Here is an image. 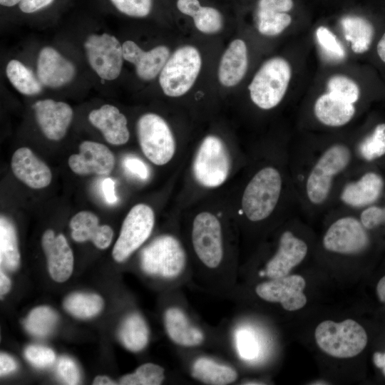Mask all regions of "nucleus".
<instances>
[{
  "mask_svg": "<svg viewBox=\"0 0 385 385\" xmlns=\"http://www.w3.org/2000/svg\"><path fill=\"white\" fill-rule=\"evenodd\" d=\"M282 189V178L277 168L266 166L258 170L242 197V209L247 218L258 222L268 217L279 202Z\"/></svg>",
  "mask_w": 385,
  "mask_h": 385,
  "instance_id": "f257e3e1",
  "label": "nucleus"
},
{
  "mask_svg": "<svg viewBox=\"0 0 385 385\" xmlns=\"http://www.w3.org/2000/svg\"><path fill=\"white\" fill-rule=\"evenodd\" d=\"M351 152L344 144L336 143L320 155L308 173L305 191L313 205L324 203L329 196L334 178L349 165Z\"/></svg>",
  "mask_w": 385,
  "mask_h": 385,
  "instance_id": "f03ea898",
  "label": "nucleus"
},
{
  "mask_svg": "<svg viewBox=\"0 0 385 385\" xmlns=\"http://www.w3.org/2000/svg\"><path fill=\"white\" fill-rule=\"evenodd\" d=\"M314 337L323 351L337 358L354 357L361 353L367 344L365 329L351 319L339 323L325 320L317 325Z\"/></svg>",
  "mask_w": 385,
  "mask_h": 385,
  "instance_id": "7ed1b4c3",
  "label": "nucleus"
},
{
  "mask_svg": "<svg viewBox=\"0 0 385 385\" xmlns=\"http://www.w3.org/2000/svg\"><path fill=\"white\" fill-rule=\"evenodd\" d=\"M292 77L289 63L282 57L265 61L248 86L252 101L260 108L270 110L283 99Z\"/></svg>",
  "mask_w": 385,
  "mask_h": 385,
  "instance_id": "20e7f679",
  "label": "nucleus"
},
{
  "mask_svg": "<svg viewBox=\"0 0 385 385\" xmlns=\"http://www.w3.org/2000/svg\"><path fill=\"white\" fill-rule=\"evenodd\" d=\"M142 270L165 279L179 277L186 265V254L180 242L171 235L155 238L140 253Z\"/></svg>",
  "mask_w": 385,
  "mask_h": 385,
  "instance_id": "39448f33",
  "label": "nucleus"
},
{
  "mask_svg": "<svg viewBox=\"0 0 385 385\" xmlns=\"http://www.w3.org/2000/svg\"><path fill=\"white\" fill-rule=\"evenodd\" d=\"M201 67L202 58L195 47L187 45L178 48L159 75L162 91L170 97L183 96L192 87Z\"/></svg>",
  "mask_w": 385,
  "mask_h": 385,
  "instance_id": "423d86ee",
  "label": "nucleus"
},
{
  "mask_svg": "<svg viewBox=\"0 0 385 385\" xmlns=\"http://www.w3.org/2000/svg\"><path fill=\"white\" fill-rule=\"evenodd\" d=\"M231 167L229 151L223 141L209 135L201 142L192 163L196 181L203 187L214 188L227 180Z\"/></svg>",
  "mask_w": 385,
  "mask_h": 385,
  "instance_id": "0eeeda50",
  "label": "nucleus"
},
{
  "mask_svg": "<svg viewBox=\"0 0 385 385\" xmlns=\"http://www.w3.org/2000/svg\"><path fill=\"white\" fill-rule=\"evenodd\" d=\"M139 145L145 156L153 164L163 165L173 158L175 140L167 122L159 115L148 113L137 122Z\"/></svg>",
  "mask_w": 385,
  "mask_h": 385,
  "instance_id": "6e6552de",
  "label": "nucleus"
},
{
  "mask_svg": "<svg viewBox=\"0 0 385 385\" xmlns=\"http://www.w3.org/2000/svg\"><path fill=\"white\" fill-rule=\"evenodd\" d=\"M155 223V214L148 205H134L125 217L112 255L118 262L126 260L149 237Z\"/></svg>",
  "mask_w": 385,
  "mask_h": 385,
  "instance_id": "1a4fd4ad",
  "label": "nucleus"
},
{
  "mask_svg": "<svg viewBox=\"0 0 385 385\" xmlns=\"http://www.w3.org/2000/svg\"><path fill=\"white\" fill-rule=\"evenodd\" d=\"M192 242L194 251L205 266L217 268L223 258L222 227L211 212L198 213L193 220Z\"/></svg>",
  "mask_w": 385,
  "mask_h": 385,
  "instance_id": "9d476101",
  "label": "nucleus"
},
{
  "mask_svg": "<svg viewBox=\"0 0 385 385\" xmlns=\"http://www.w3.org/2000/svg\"><path fill=\"white\" fill-rule=\"evenodd\" d=\"M84 48L89 65L101 78L113 81L119 76L124 58L122 45L114 36L89 35Z\"/></svg>",
  "mask_w": 385,
  "mask_h": 385,
  "instance_id": "9b49d317",
  "label": "nucleus"
},
{
  "mask_svg": "<svg viewBox=\"0 0 385 385\" xmlns=\"http://www.w3.org/2000/svg\"><path fill=\"white\" fill-rule=\"evenodd\" d=\"M366 228L360 220L352 216L342 217L327 229L323 237L324 247L332 252L356 255L369 245Z\"/></svg>",
  "mask_w": 385,
  "mask_h": 385,
  "instance_id": "f8f14e48",
  "label": "nucleus"
},
{
  "mask_svg": "<svg viewBox=\"0 0 385 385\" xmlns=\"http://www.w3.org/2000/svg\"><path fill=\"white\" fill-rule=\"evenodd\" d=\"M305 286V280L302 276L288 274L259 284L255 292L265 301L280 303L284 309L295 311L302 309L307 303V297L303 292Z\"/></svg>",
  "mask_w": 385,
  "mask_h": 385,
  "instance_id": "ddd939ff",
  "label": "nucleus"
},
{
  "mask_svg": "<svg viewBox=\"0 0 385 385\" xmlns=\"http://www.w3.org/2000/svg\"><path fill=\"white\" fill-rule=\"evenodd\" d=\"M78 154H72L68 160L70 169L79 175H109L115 165L113 153L105 145L91 140L79 145Z\"/></svg>",
  "mask_w": 385,
  "mask_h": 385,
  "instance_id": "4468645a",
  "label": "nucleus"
},
{
  "mask_svg": "<svg viewBox=\"0 0 385 385\" xmlns=\"http://www.w3.org/2000/svg\"><path fill=\"white\" fill-rule=\"evenodd\" d=\"M36 120L44 135L51 140H60L66 134L73 119V110L66 103L52 99L34 103Z\"/></svg>",
  "mask_w": 385,
  "mask_h": 385,
  "instance_id": "2eb2a0df",
  "label": "nucleus"
},
{
  "mask_svg": "<svg viewBox=\"0 0 385 385\" xmlns=\"http://www.w3.org/2000/svg\"><path fill=\"white\" fill-rule=\"evenodd\" d=\"M307 245L292 232L285 231L280 237L277 252L267 262L265 275L270 279L287 276L291 270L304 259Z\"/></svg>",
  "mask_w": 385,
  "mask_h": 385,
  "instance_id": "dca6fc26",
  "label": "nucleus"
},
{
  "mask_svg": "<svg viewBox=\"0 0 385 385\" xmlns=\"http://www.w3.org/2000/svg\"><path fill=\"white\" fill-rule=\"evenodd\" d=\"M36 73L41 83L57 88L70 83L76 74L72 62L65 58L57 50L45 46L39 51L36 62Z\"/></svg>",
  "mask_w": 385,
  "mask_h": 385,
  "instance_id": "f3484780",
  "label": "nucleus"
},
{
  "mask_svg": "<svg viewBox=\"0 0 385 385\" xmlns=\"http://www.w3.org/2000/svg\"><path fill=\"white\" fill-rule=\"evenodd\" d=\"M41 245L51 278L58 282L66 281L73 272V255L64 235H56L52 230H47L42 236Z\"/></svg>",
  "mask_w": 385,
  "mask_h": 385,
  "instance_id": "a211bd4d",
  "label": "nucleus"
},
{
  "mask_svg": "<svg viewBox=\"0 0 385 385\" xmlns=\"http://www.w3.org/2000/svg\"><path fill=\"white\" fill-rule=\"evenodd\" d=\"M14 176L33 189H42L51 182L52 173L49 167L27 147L18 148L11 162Z\"/></svg>",
  "mask_w": 385,
  "mask_h": 385,
  "instance_id": "6ab92c4d",
  "label": "nucleus"
},
{
  "mask_svg": "<svg viewBox=\"0 0 385 385\" xmlns=\"http://www.w3.org/2000/svg\"><path fill=\"white\" fill-rule=\"evenodd\" d=\"M124 60L133 63L138 76L143 81H150L160 75L170 57L169 48L158 46L148 51H143L133 41L122 44Z\"/></svg>",
  "mask_w": 385,
  "mask_h": 385,
  "instance_id": "aec40b11",
  "label": "nucleus"
},
{
  "mask_svg": "<svg viewBox=\"0 0 385 385\" xmlns=\"http://www.w3.org/2000/svg\"><path fill=\"white\" fill-rule=\"evenodd\" d=\"M89 122L102 133L110 144L120 145L126 143L130 138L127 118L119 109L110 104H105L91 111Z\"/></svg>",
  "mask_w": 385,
  "mask_h": 385,
  "instance_id": "412c9836",
  "label": "nucleus"
},
{
  "mask_svg": "<svg viewBox=\"0 0 385 385\" xmlns=\"http://www.w3.org/2000/svg\"><path fill=\"white\" fill-rule=\"evenodd\" d=\"M71 235L73 240L91 241L98 249L105 250L111 243L113 231L107 225H99L98 216L86 210L76 213L70 220Z\"/></svg>",
  "mask_w": 385,
  "mask_h": 385,
  "instance_id": "4be33fe9",
  "label": "nucleus"
},
{
  "mask_svg": "<svg viewBox=\"0 0 385 385\" xmlns=\"http://www.w3.org/2000/svg\"><path fill=\"white\" fill-rule=\"evenodd\" d=\"M384 185V180L379 174L366 173L358 180L345 185L341 192V200L351 207L369 206L379 198Z\"/></svg>",
  "mask_w": 385,
  "mask_h": 385,
  "instance_id": "5701e85b",
  "label": "nucleus"
},
{
  "mask_svg": "<svg viewBox=\"0 0 385 385\" xmlns=\"http://www.w3.org/2000/svg\"><path fill=\"white\" fill-rule=\"evenodd\" d=\"M248 66L247 48L244 41L235 39L225 51L218 67V80L225 87L238 84Z\"/></svg>",
  "mask_w": 385,
  "mask_h": 385,
  "instance_id": "b1692460",
  "label": "nucleus"
},
{
  "mask_svg": "<svg viewBox=\"0 0 385 385\" xmlns=\"http://www.w3.org/2000/svg\"><path fill=\"white\" fill-rule=\"evenodd\" d=\"M164 323L169 338L179 346L193 347L204 342L205 336L202 331L193 326L183 311L178 307L166 310Z\"/></svg>",
  "mask_w": 385,
  "mask_h": 385,
  "instance_id": "393cba45",
  "label": "nucleus"
},
{
  "mask_svg": "<svg viewBox=\"0 0 385 385\" xmlns=\"http://www.w3.org/2000/svg\"><path fill=\"white\" fill-rule=\"evenodd\" d=\"M353 103L339 99L329 92L321 95L315 101L314 113L317 120L329 127L347 124L355 114Z\"/></svg>",
  "mask_w": 385,
  "mask_h": 385,
  "instance_id": "a878e982",
  "label": "nucleus"
},
{
  "mask_svg": "<svg viewBox=\"0 0 385 385\" xmlns=\"http://www.w3.org/2000/svg\"><path fill=\"white\" fill-rule=\"evenodd\" d=\"M191 374L195 379L212 385L229 384L238 376L234 368L207 357H200L193 362Z\"/></svg>",
  "mask_w": 385,
  "mask_h": 385,
  "instance_id": "bb28decb",
  "label": "nucleus"
},
{
  "mask_svg": "<svg viewBox=\"0 0 385 385\" xmlns=\"http://www.w3.org/2000/svg\"><path fill=\"white\" fill-rule=\"evenodd\" d=\"M341 26L354 53L361 54L369 50L374 38V28L368 19L360 16H346L342 19Z\"/></svg>",
  "mask_w": 385,
  "mask_h": 385,
  "instance_id": "cd10ccee",
  "label": "nucleus"
},
{
  "mask_svg": "<svg viewBox=\"0 0 385 385\" xmlns=\"http://www.w3.org/2000/svg\"><path fill=\"white\" fill-rule=\"evenodd\" d=\"M20 262L18 239L15 226L5 215L0 217L1 267L11 271L16 270Z\"/></svg>",
  "mask_w": 385,
  "mask_h": 385,
  "instance_id": "c85d7f7f",
  "label": "nucleus"
},
{
  "mask_svg": "<svg viewBox=\"0 0 385 385\" xmlns=\"http://www.w3.org/2000/svg\"><path fill=\"white\" fill-rule=\"evenodd\" d=\"M119 338L123 345L131 351L143 349L149 339V330L143 318L136 313L128 315L120 326Z\"/></svg>",
  "mask_w": 385,
  "mask_h": 385,
  "instance_id": "c756f323",
  "label": "nucleus"
},
{
  "mask_svg": "<svg viewBox=\"0 0 385 385\" xmlns=\"http://www.w3.org/2000/svg\"><path fill=\"white\" fill-rule=\"evenodd\" d=\"M6 73L13 86L24 95L34 96L42 91L38 78L18 60L12 59L7 63Z\"/></svg>",
  "mask_w": 385,
  "mask_h": 385,
  "instance_id": "7c9ffc66",
  "label": "nucleus"
},
{
  "mask_svg": "<svg viewBox=\"0 0 385 385\" xmlns=\"http://www.w3.org/2000/svg\"><path fill=\"white\" fill-rule=\"evenodd\" d=\"M63 306L72 315L87 319L96 316L101 311L103 300L96 294L76 292L65 299Z\"/></svg>",
  "mask_w": 385,
  "mask_h": 385,
  "instance_id": "2f4dec72",
  "label": "nucleus"
},
{
  "mask_svg": "<svg viewBox=\"0 0 385 385\" xmlns=\"http://www.w3.org/2000/svg\"><path fill=\"white\" fill-rule=\"evenodd\" d=\"M57 321L58 315L51 307L40 306L31 311L24 325L31 334L44 337L52 332Z\"/></svg>",
  "mask_w": 385,
  "mask_h": 385,
  "instance_id": "473e14b6",
  "label": "nucleus"
},
{
  "mask_svg": "<svg viewBox=\"0 0 385 385\" xmlns=\"http://www.w3.org/2000/svg\"><path fill=\"white\" fill-rule=\"evenodd\" d=\"M291 23L292 17L287 13L257 9V27L264 36H277Z\"/></svg>",
  "mask_w": 385,
  "mask_h": 385,
  "instance_id": "72a5a7b5",
  "label": "nucleus"
},
{
  "mask_svg": "<svg viewBox=\"0 0 385 385\" xmlns=\"http://www.w3.org/2000/svg\"><path fill=\"white\" fill-rule=\"evenodd\" d=\"M164 372L160 366L147 363L140 365L135 372L123 376L120 382L123 385H158L165 379Z\"/></svg>",
  "mask_w": 385,
  "mask_h": 385,
  "instance_id": "f704fd0d",
  "label": "nucleus"
},
{
  "mask_svg": "<svg viewBox=\"0 0 385 385\" xmlns=\"http://www.w3.org/2000/svg\"><path fill=\"white\" fill-rule=\"evenodd\" d=\"M359 153L366 161H372L385 155V123L377 125L373 132L359 143Z\"/></svg>",
  "mask_w": 385,
  "mask_h": 385,
  "instance_id": "c9c22d12",
  "label": "nucleus"
},
{
  "mask_svg": "<svg viewBox=\"0 0 385 385\" xmlns=\"http://www.w3.org/2000/svg\"><path fill=\"white\" fill-rule=\"evenodd\" d=\"M327 88L332 95L350 103L354 104L360 97L359 86L344 75L332 76L327 82Z\"/></svg>",
  "mask_w": 385,
  "mask_h": 385,
  "instance_id": "e433bc0d",
  "label": "nucleus"
},
{
  "mask_svg": "<svg viewBox=\"0 0 385 385\" xmlns=\"http://www.w3.org/2000/svg\"><path fill=\"white\" fill-rule=\"evenodd\" d=\"M192 18L196 29L204 34H215L222 27V15L213 7L200 6Z\"/></svg>",
  "mask_w": 385,
  "mask_h": 385,
  "instance_id": "4c0bfd02",
  "label": "nucleus"
},
{
  "mask_svg": "<svg viewBox=\"0 0 385 385\" xmlns=\"http://www.w3.org/2000/svg\"><path fill=\"white\" fill-rule=\"evenodd\" d=\"M316 38L324 54L334 61H341L346 56L345 50L337 37L327 27L321 26L316 31Z\"/></svg>",
  "mask_w": 385,
  "mask_h": 385,
  "instance_id": "58836bf2",
  "label": "nucleus"
},
{
  "mask_svg": "<svg viewBox=\"0 0 385 385\" xmlns=\"http://www.w3.org/2000/svg\"><path fill=\"white\" fill-rule=\"evenodd\" d=\"M121 13L132 17H145L152 8V0H111Z\"/></svg>",
  "mask_w": 385,
  "mask_h": 385,
  "instance_id": "ea45409f",
  "label": "nucleus"
},
{
  "mask_svg": "<svg viewBox=\"0 0 385 385\" xmlns=\"http://www.w3.org/2000/svg\"><path fill=\"white\" fill-rule=\"evenodd\" d=\"M26 359L37 368H45L51 366L56 360L54 351L46 346L30 345L25 349Z\"/></svg>",
  "mask_w": 385,
  "mask_h": 385,
  "instance_id": "a19ab883",
  "label": "nucleus"
},
{
  "mask_svg": "<svg viewBox=\"0 0 385 385\" xmlns=\"http://www.w3.org/2000/svg\"><path fill=\"white\" fill-rule=\"evenodd\" d=\"M236 343L240 355L245 359L255 358L259 352V343L252 332L241 329L237 332Z\"/></svg>",
  "mask_w": 385,
  "mask_h": 385,
  "instance_id": "79ce46f5",
  "label": "nucleus"
},
{
  "mask_svg": "<svg viewBox=\"0 0 385 385\" xmlns=\"http://www.w3.org/2000/svg\"><path fill=\"white\" fill-rule=\"evenodd\" d=\"M57 374L66 384H78L80 381V371L75 361L68 357L61 356L57 364Z\"/></svg>",
  "mask_w": 385,
  "mask_h": 385,
  "instance_id": "37998d69",
  "label": "nucleus"
},
{
  "mask_svg": "<svg viewBox=\"0 0 385 385\" xmlns=\"http://www.w3.org/2000/svg\"><path fill=\"white\" fill-rule=\"evenodd\" d=\"M360 220L367 230L385 225V207L372 205L366 207L361 212Z\"/></svg>",
  "mask_w": 385,
  "mask_h": 385,
  "instance_id": "c03bdc74",
  "label": "nucleus"
},
{
  "mask_svg": "<svg viewBox=\"0 0 385 385\" xmlns=\"http://www.w3.org/2000/svg\"><path fill=\"white\" fill-rule=\"evenodd\" d=\"M123 166L130 174L141 180L149 177V170L144 162L137 157L128 156L123 160Z\"/></svg>",
  "mask_w": 385,
  "mask_h": 385,
  "instance_id": "a18cd8bd",
  "label": "nucleus"
},
{
  "mask_svg": "<svg viewBox=\"0 0 385 385\" xmlns=\"http://www.w3.org/2000/svg\"><path fill=\"white\" fill-rule=\"evenodd\" d=\"M294 6L293 0H259L257 9L287 13Z\"/></svg>",
  "mask_w": 385,
  "mask_h": 385,
  "instance_id": "49530a36",
  "label": "nucleus"
},
{
  "mask_svg": "<svg viewBox=\"0 0 385 385\" xmlns=\"http://www.w3.org/2000/svg\"><path fill=\"white\" fill-rule=\"evenodd\" d=\"M53 0H22L19 3L20 10L26 14L40 11L50 5Z\"/></svg>",
  "mask_w": 385,
  "mask_h": 385,
  "instance_id": "de8ad7c7",
  "label": "nucleus"
},
{
  "mask_svg": "<svg viewBox=\"0 0 385 385\" xmlns=\"http://www.w3.org/2000/svg\"><path fill=\"white\" fill-rule=\"evenodd\" d=\"M200 6L198 0H178L177 1L178 10L181 13L191 17L193 16Z\"/></svg>",
  "mask_w": 385,
  "mask_h": 385,
  "instance_id": "09e8293b",
  "label": "nucleus"
},
{
  "mask_svg": "<svg viewBox=\"0 0 385 385\" xmlns=\"http://www.w3.org/2000/svg\"><path fill=\"white\" fill-rule=\"evenodd\" d=\"M102 190L105 200L108 204H114L118 197L115 192V182L111 178H106L102 183Z\"/></svg>",
  "mask_w": 385,
  "mask_h": 385,
  "instance_id": "8fccbe9b",
  "label": "nucleus"
},
{
  "mask_svg": "<svg viewBox=\"0 0 385 385\" xmlns=\"http://www.w3.org/2000/svg\"><path fill=\"white\" fill-rule=\"evenodd\" d=\"M17 368L16 361L9 355L1 353L0 354V374L4 376L14 371Z\"/></svg>",
  "mask_w": 385,
  "mask_h": 385,
  "instance_id": "3c124183",
  "label": "nucleus"
},
{
  "mask_svg": "<svg viewBox=\"0 0 385 385\" xmlns=\"http://www.w3.org/2000/svg\"><path fill=\"white\" fill-rule=\"evenodd\" d=\"M11 288V281L9 278L3 272L2 270L0 271V293L1 295L6 294Z\"/></svg>",
  "mask_w": 385,
  "mask_h": 385,
  "instance_id": "603ef678",
  "label": "nucleus"
},
{
  "mask_svg": "<svg viewBox=\"0 0 385 385\" xmlns=\"http://www.w3.org/2000/svg\"><path fill=\"white\" fill-rule=\"evenodd\" d=\"M376 291L379 301L385 304V276L377 283Z\"/></svg>",
  "mask_w": 385,
  "mask_h": 385,
  "instance_id": "864d4df0",
  "label": "nucleus"
},
{
  "mask_svg": "<svg viewBox=\"0 0 385 385\" xmlns=\"http://www.w3.org/2000/svg\"><path fill=\"white\" fill-rule=\"evenodd\" d=\"M373 360L377 367L382 369L385 375V353L375 352Z\"/></svg>",
  "mask_w": 385,
  "mask_h": 385,
  "instance_id": "5fc2aeb1",
  "label": "nucleus"
},
{
  "mask_svg": "<svg viewBox=\"0 0 385 385\" xmlns=\"http://www.w3.org/2000/svg\"><path fill=\"white\" fill-rule=\"evenodd\" d=\"M376 51L380 59L385 63V33L378 42Z\"/></svg>",
  "mask_w": 385,
  "mask_h": 385,
  "instance_id": "6e6d98bb",
  "label": "nucleus"
},
{
  "mask_svg": "<svg viewBox=\"0 0 385 385\" xmlns=\"http://www.w3.org/2000/svg\"><path fill=\"white\" fill-rule=\"evenodd\" d=\"M93 384L95 385H113L116 384L115 381L106 376H98L93 380Z\"/></svg>",
  "mask_w": 385,
  "mask_h": 385,
  "instance_id": "4d7b16f0",
  "label": "nucleus"
},
{
  "mask_svg": "<svg viewBox=\"0 0 385 385\" xmlns=\"http://www.w3.org/2000/svg\"><path fill=\"white\" fill-rule=\"evenodd\" d=\"M21 1L22 0H0V4L1 6L11 7L19 4Z\"/></svg>",
  "mask_w": 385,
  "mask_h": 385,
  "instance_id": "13d9d810",
  "label": "nucleus"
}]
</instances>
